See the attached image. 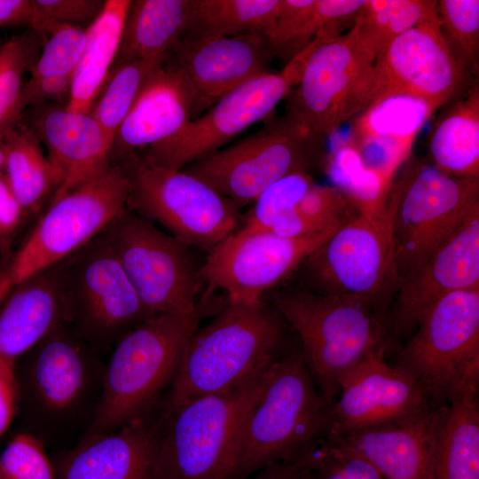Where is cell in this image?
<instances>
[{"instance_id":"ac0fdd59","label":"cell","mask_w":479,"mask_h":479,"mask_svg":"<svg viewBox=\"0 0 479 479\" xmlns=\"http://www.w3.org/2000/svg\"><path fill=\"white\" fill-rule=\"evenodd\" d=\"M294 87L284 70L266 72L222 98L201 116L190 120L175 136L135 153L150 163L182 169L268 118Z\"/></svg>"},{"instance_id":"681fc988","label":"cell","mask_w":479,"mask_h":479,"mask_svg":"<svg viewBox=\"0 0 479 479\" xmlns=\"http://www.w3.org/2000/svg\"><path fill=\"white\" fill-rule=\"evenodd\" d=\"M34 18L33 0H0V28L29 26Z\"/></svg>"},{"instance_id":"c3c4849f","label":"cell","mask_w":479,"mask_h":479,"mask_svg":"<svg viewBox=\"0 0 479 479\" xmlns=\"http://www.w3.org/2000/svg\"><path fill=\"white\" fill-rule=\"evenodd\" d=\"M14 196L6 177L0 173V240L11 237L27 217Z\"/></svg>"},{"instance_id":"9a60e30c","label":"cell","mask_w":479,"mask_h":479,"mask_svg":"<svg viewBox=\"0 0 479 479\" xmlns=\"http://www.w3.org/2000/svg\"><path fill=\"white\" fill-rule=\"evenodd\" d=\"M102 234L152 317L196 308L201 264L189 246L129 208Z\"/></svg>"},{"instance_id":"7a4b0ae2","label":"cell","mask_w":479,"mask_h":479,"mask_svg":"<svg viewBox=\"0 0 479 479\" xmlns=\"http://www.w3.org/2000/svg\"><path fill=\"white\" fill-rule=\"evenodd\" d=\"M15 365L25 432L46 446H65L84 436L98 411L106 363L67 323L52 328Z\"/></svg>"},{"instance_id":"836d02e7","label":"cell","mask_w":479,"mask_h":479,"mask_svg":"<svg viewBox=\"0 0 479 479\" xmlns=\"http://www.w3.org/2000/svg\"><path fill=\"white\" fill-rule=\"evenodd\" d=\"M436 16V1L365 0L350 31L360 47L375 61L397 37Z\"/></svg>"},{"instance_id":"7402d4cb","label":"cell","mask_w":479,"mask_h":479,"mask_svg":"<svg viewBox=\"0 0 479 479\" xmlns=\"http://www.w3.org/2000/svg\"><path fill=\"white\" fill-rule=\"evenodd\" d=\"M161 403L118 429L80 440L51 459L59 479H153Z\"/></svg>"},{"instance_id":"2e32d148","label":"cell","mask_w":479,"mask_h":479,"mask_svg":"<svg viewBox=\"0 0 479 479\" xmlns=\"http://www.w3.org/2000/svg\"><path fill=\"white\" fill-rule=\"evenodd\" d=\"M477 78L454 57L436 16L397 37L378 56L365 108L384 97L404 95L436 111L463 97Z\"/></svg>"},{"instance_id":"f907efd6","label":"cell","mask_w":479,"mask_h":479,"mask_svg":"<svg viewBox=\"0 0 479 479\" xmlns=\"http://www.w3.org/2000/svg\"><path fill=\"white\" fill-rule=\"evenodd\" d=\"M310 458L294 463H277L256 473L254 479H290L303 468H308Z\"/></svg>"},{"instance_id":"52a82bcc","label":"cell","mask_w":479,"mask_h":479,"mask_svg":"<svg viewBox=\"0 0 479 479\" xmlns=\"http://www.w3.org/2000/svg\"><path fill=\"white\" fill-rule=\"evenodd\" d=\"M397 195L395 178L388 201L379 213L355 215L306 258L294 272L298 287L361 299L380 313L397 289L393 226Z\"/></svg>"},{"instance_id":"d590c367","label":"cell","mask_w":479,"mask_h":479,"mask_svg":"<svg viewBox=\"0 0 479 479\" xmlns=\"http://www.w3.org/2000/svg\"><path fill=\"white\" fill-rule=\"evenodd\" d=\"M166 56L112 67L89 112L102 127L112 145L145 78Z\"/></svg>"},{"instance_id":"5bb4252c","label":"cell","mask_w":479,"mask_h":479,"mask_svg":"<svg viewBox=\"0 0 479 479\" xmlns=\"http://www.w3.org/2000/svg\"><path fill=\"white\" fill-rule=\"evenodd\" d=\"M321 146L285 115L182 170L242 208L280 178L295 172L310 173L322 160Z\"/></svg>"},{"instance_id":"d4e9b609","label":"cell","mask_w":479,"mask_h":479,"mask_svg":"<svg viewBox=\"0 0 479 479\" xmlns=\"http://www.w3.org/2000/svg\"><path fill=\"white\" fill-rule=\"evenodd\" d=\"M192 96L181 73L168 59L145 78L114 137L111 164L170 138L192 120Z\"/></svg>"},{"instance_id":"7dc6e473","label":"cell","mask_w":479,"mask_h":479,"mask_svg":"<svg viewBox=\"0 0 479 479\" xmlns=\"http://www.w3.org/2000/svg\"><path fill=\"white\" fill-rule=\"evenodd\" d=\"M18 404L15 363L0 357V439L15 418Z\"/></svg>"},{"instance_id":"d6986e66","label":"cell","mask_w":479,"mask_h":479,"mask_svg":"<svg viewBox=\"0 0 479 479\" xmlns=\"http://www.w3.org/2000/svg\"><path fill=\"white\" fill-rule=\"evenodd\" d=\"M388 352L372 353L343 375L329 407L327 436L389 422L431 404L417 381L404 370L387 363Z\"/></svg>"},{"instance_id":"4dcf8cb0","label":"cell","mask_w":479,"mask_h":479,"mask_svg":"<svg viewBox=\"0 0 479 479\" xmlns=\"http://www.w3.org/2000/svg\"><path fill=\"white\" fill-rule=\"evenodd\" d=\"M130 0H106L87 28V43L73 74L69 110L88 114L116 59Z\"/></svg>"},{"instance_id":"db71d44e","label":"cell","mask_w":479,"mask_h":479,"mask_svg":"<svg viewBox=\"0 0 479 479\" xmlns=\"http://www.w3.org/2000/svg\"><path fill=\"white\" fill-rule=\"evenodd\" d=\"M4 267H2L0 265V286H1L2 279H3V276H4ZM2 302H3V301H2V299L0 297V306H1Z\"/></svg>"},{"instance_id":"f35d334b","label":"cell","mask_w":479,"mask_h":479,"mask_svg":"<svg viewBox=\"0 0 479 479\" xmlns=\"http://www.w3.org/2000/svg\"><path fill=\"white\" fill-rule=\"evenodd\" d=\"M315 182L309 172H295L276 181L266 188L242 215L240 228L248 231H268L284 214L293 210Z\"/></svg>"},{"instance_id":"4fadbf2b","label":"cell","mask_w":479,"mask_h":479,"mask_svg":"<svg viewBox=\"0 0 479 479\" xmlns=\"http://www.w3.org/2000/svg\"><path fill=\"white\" fill-rule=\"evenodd\" d=\"M404 167L401 176H396L393 265L397 287L479 208V180L453 177L418 161Z\"/></svg>"},{"instance_id":"e575fe53","label":"cell","mask_w":479,"mask_h":479,"mask_svg":"<svg viewBox=\"0 0 479 479\" xmlns=\"http://www.w3.org/2000/svg\"><path fill=\"white\" fill-rule=\"evenodd\" d=\"M321 162L332 185L357 214L373 216L385 207L393 183L368 169L348 139L336 142Z\"/></svg>"},{"instance_id":"f6af8a7d","label":"cell","mask_w":479,"mask_h":479,"mask_svg":"<svg viewBox=\"0 0 479 479\" xmlns=\"http://www.w3.org/2000/svg\"><path fill=\"white\" fill-rule=\"evenodd\" d=\"M295 209L330 228H337L357 215L337 188L317 183L309 187Z\"/></svg>"},{"instance_id":"44dd1931","label":"cell","mask_w":479,"mask_h":479,"mask_svg":"<svg viewBox=\"0 0 479 479\" xmlns=\"http://www.w3.org/2000/svg\"><path fill=\"white\" fill-rule=\"evenodd\" d=\"M479 288V208L412 275L398 283L394 331L414 330L425 311L452 292Z\"/></svg>"},{"instance_id":"ab89813d","label":"cell","mask_w":479,"mask_h":479,"mask_svg":"<svg viewBox=\"0 0 479 479\" xmlns=\"http://www.w3.org/2000/svg\"><path fill=\"white\" fill-rule=\"evenodd\" d=\"M43 35L48 39L31 69V79L73 75L87 43V28L56 26Z\"/></svg>"},{"instance_id":"b9f144b4","label":"cell","mask_w":479,"mask_h":479,"mask_svg":"<svg viewBox=\"0 0 479 479\" xmlns=\"http://www.w3.org/2000/svg\"><path fill=\"white\" fill-rule=\"evenodd\" d=\"M309 472L310 479H384L364 456L332 437L313 451Z\"/></svg>"},{"instance_id":"8fae6325","label":"cell","mask_w":479,"mask_h":479,"mask_svg":"<svg viewBox=\"0 0 479 479\" xmlns=\"http://www.w3.org/2000/svg\"><path fill=\"white\" fill-rule=\"evenodd\" d=\"M399 352V368L426 391L434 405L479 386V288L448 294L422 315Z\"/></svg>"},{"instance_id":"30bf717a","label":"cell","mask_w":479,"mask_h":479,"mask_svg":"<svg viewBox=\"0 0 479 479\" xmlns=\"http://www.w3.org/2000/svg\"><path fill=\"white\" fill-rule=\"evenodd\" d=\"M113 165L127 177L128 208L189 247L208 253L240 227L241 208L182 169L150 163L138 153Z\"/></svg>"},{"instance_id":"1f68e13d","label":"cell","mask_w":479,"mask_h":479,"mask_svg":"<svg viewBox=\"0 0 479 479\" xmlns=\"http://www.w3.org/2000/svg\"><path fill=\"white\" fill-rule=\"evenodd\" d=\"M4 173L27 216L38 211L61 185V176L43 154L37 136L27 125L12 128L4 135Z\"/></svg>"},{"instance_id":"8d00e7d4","label":"cell","mask_w":479,"mask_h":479,"mask_svg":"<svg viewBox=\"0 0 479 479\" xmlns=\"http://www.w3.org/2000/svg\"><path fill=\"white\" fill-rule=\"evenodd\" d=\"M437 16L443 37L459 62L475 78L479 75V1L440 0Z\"/></svg>"},{"instance_id":"8992f818","label":"cell","mask_w":479,"mask_h":479,"mask_svg":"<svg viewBox=\"0 0 479 479\" xmlns=\"http://www.w3.org/2000/svg\"><path fill=\"white\" fill-rule=\"evenodd\" d=\"M270 370L237 388L173 409L161 404L153 479H230L244 421Z\"/></svg>"},{"instance_id":"74e56055","label":"cell","mask_w":479,"mask_h":479,"mask_svg":"<svg viewBox=\"0 0 479 479\" xmlns=\"http://www.w3.org/2000/svg\"><path fill=\"white\" fill-rule=\"evenodd\" d=\"M31 46L25 37L14 36L0 43V137L18 124L23 75L29 67Z\"/></svg>"},{"instance_id":"484cf974","label":"cell","mask_w":479,"mask_h":479,"mask_svg":"<svg viewBox=\"0 0 479 479\" xmlns=\"http://www.w3.org/2000/svg\"><path fill=\"white\" fill-rule=\"evenodd\" d=\"M434 113L427 103L413 97H384L353 118L348 140L364 165L391 185Z\"/></svg>"},{"instance_id":"4316f807","label":"cell","mask_w":479,"mask_h":479,"mask_svg":"<svg viewBox=\"0 0 479 479\" xmlns=\"http://www.w3.org/2000/svg\"><path fill=\"white\" fill-rule=\"evenodd\" d=\"M11 292L0 310V357L16 364L67 317L58 264Z\"/></svg>"},{"instance_id":"7c38bea8","label":"cell","mask_w":479,"mask_h":479,"mask_svg":"<svg viewBox=\"0 0 479 479\" xmlns=\"http://www.w3.org/2000/svg\"><path fill=\"white\" fill-rule=\"evenodd\" d=\"M58 266L67 324L96 351L152 318L102 232Z\"/></svg>"},{"instance_id":"9c48e42d","label":"cell","mask_w":479,"mask_h":479,"mask_svg":"<svg viewBox=\"0 0 479 479\" xmlns=\"http://www.w3.org/2000/svg\"><path fill=\"white\" fill-rule=\"evenodd\" d=\"M129 185L119 165L51 201L4 267L2 301L18 285L67 259L127 208Z\"/></svg>"},{"instance_id":"bcb514c9","label":"cell","mask_w":479,"mask_h":479,"mask_svg":"<svg viewBox=\"0 0 479 479\" xmlns=\"http://www.w3.org/2000/svg\"><path fill=\"white\" fill-rule=\"evenodd\" d=\"M73 75L31 79L24 84L20 106L27 107L46 104L67 106L72 90Z\"/></svg>"},{"instance_id":"e0dca14e","label":"cell","mask_w":479,"mask_h":479,"mask_svg":"<svg viewBox=\"0 0 479 479\" xmlns=\"http://www.w3.org/2000/svg\"><path fill=\"white\" fill-rule=\"evenodd\" d=\"M335 230L285 238L270 231L239 227L208 253L200 277L208 291H222L230 302L262 301L270 289L294 273Z\"/></svg>"},{"instance_id":"3957f363","label":"cell","mask_w":479,"mask_h":479,"mask_svg":"<svg viewBox=\"0 0 479 479\" xmlns=\"http://www.w3.org/2000/svg\"><path fill=\"white\" fill-rule=\"evenodd\" d=\"M210 297L207 292L190 312L152 317L117 341L106 363L98 411L82 438L114 431L160 405L189 339L222 306Z\"/></svg>"},{"instance_id":"ffe728a7","label":"cell","mask_w":479,"mask_h":479,"mask_svg":"<svg viewBox=\"0 0 479 479\" xmlns=\"http://www.w3.org/2000/svg\"><path fill=\"white\" fill-rule=\"evenodd\" d=\"M272 58L267 36L259 33L182 38L168 53L191 90L192 120L238 87L269 72Z\"/></svg>"},{"instance_id":"d6a6232c","label":"cell","mask_w":479,"mask_h":479,"mask_svg":"<svg viewBox=\"0 0 479 479\" xmlns=\"http://www.w3.org/2000/svg\"><path fill=\"white\" fill-rule=\"evenodd\" d=\"M279 0H191L183 38L199 39L259 33L269 37Z\"/></svg>"},{"instance_id":"83f0119b","label":"cell","mask_w":479,"mask_h":479,"mask_svg":"<svg viewBox=\"0 0 479 479\" xmlns=\"http://www.w3.org/2000/svg\"><path fill=\"white\" fill-rule=\"evenodd\" d=\"M432 166L453 177L479 180V82L444 106L429 132Z\"/></svg>"},{"instance_id":"11a10c76","label":"cell","mask_w":479,"mask_h":479,"mask_svg":"<svg viewBox=\"0 0 479 479\" xmlns=\"http://www.w3.org/2000/svg\"><path fill=\"white\" fill-rule=\"evenodd\" d=\"M304 479H310L309 469L305 470Z\"/></svg>"},{"instance_id":"f5cc1de1","label":"cell","mask_w":479,"mask_h":479,"mask_svg":"<svg viewBox=\"0 0 479 479\" xmlns=\"http://www.w3.org/2000/svg\"><path fill=\"white\" fill-rule=\"evenodd\" d=\"M306 468L302 469L298 473H296L293 477L290 479H304V471Z\"/></svg>"},{"instance_id":"60d3db41","label":"cell","mask_w":479,"mask_h":479,"mask_svg":"<svg viewBox=\"0 0 479 479\" xmlns=\"http://www.w3.org/2000/svg\"><path fill=\"white\" fill-rule=\"evenodd\" d=\"M45 449L34 435L19 432L0 453V479H59Z\"/></svg>"},{"instance_id":"ee69618b","label":"cell","mask_w":479,"mask_h":479,"mask_svg":"<svg viewBox=\"0 0 479 479\" xmlns=\"http://www.w3.org/2000/svg\"><path fill=\"white\" fill-rule=\"evenodd\" d=\"M102 0H33L31 28L44 34L56 26L88 28L101 13Z\"/></svg>"},{"instance_id":"603a6c76","label":"cell","mask_w":479,"mask_h":479,"mask_svg":"<svg viewBox=\"0 0 479 479\" xmlns=\"http://www.w3.org/2000/svg\"><path fill=\"white\" fill-rule=\"evenodd\" d=\"M27 126L48 150V159L61 176L51 201L106 171L112 164V143L88 113L46 104L30 107Z\"/></svg>"},{"instance_id":"f1b7e54d","label":"cell","mask_w":479,"mask_h":479,"mask_svg":"<svg viewBox=\"0 0 479 479\" xmlns=\"http://www.w3.org/2000/svg\"><path fill=\"white\" fill-rule=\"evenodd\" d=\"M190 2L130 1L122 43L113 67L136 60L166 56L187 30Z\"/></svg>"},{"instance_id":"816d5d0a","label":"cell","mask_w":479,"mask_h":479,"mask_svg":"<svg viewBox=\"0 0 479 479\" xmlns=\"http://www.w3.org/2000/svg\"><path fill=\"white\" fill-rule=\"evenodd\" d=\"M5 160L4 136L0 137V173L4 171Z\"/></svg>"},{"instance_id":"7bdbcfd3","label":"cell","mask_w":479,"mask_h":479,"mask_svg":"<svg viewBox=\"0 0 479 479\" xmlns=\"http://www.w3.org/2000/svg\"><path fill=\"white\" fill-rule=\"evenodd\" d=\"M316 0H279L275 25L268 37L273 57L291 60L309 43V26Z\"/></svg>"},{"instance_id":"6da1fadb","label":"cell","mask_w":479,"mask_h":479,"mask_svg":"<svg viewBox=\"0 0 479 479\" xmlns=\"http://www.w3.org/2000/svg\"><path fill=\"white\" fill-rule=\"evenodd\" d=\"M290 331L265 299L253 303L225 300L189 339L162 406L173 409L225 392L266 373L293 342Z\"/></svg>"},{"instance_id":"cb8c5ba5","label":"cell","mask_w":479,"mask_h":479,"mask_svg":"<svg viewBox=\"0 0 479 479\" xmlns=\"http://www.w3.org/2000/svg\"><path fill=\"white\" fill-rule=\"evenodd\" d=\"M440 405L334 438L369 460L384 479H436ZM331 437V436H327Z\"/></svg>"},{"instance_id":"ba28073f","label":"cell","mask_w":479,"mask_h":479,"mask_svg":"<svg viewBox=\"0 0 479 479\" xmlns=\"http://www.w3.org/2000/svg\"><path fill=\"white\" fill-rule=\"evenodd\" d=\"M373 63L350 30L319 35L285 67L297 82L286 115L322 145L365 109Z\"/></svg>"},{"instance_id":"f546056e","label":"cell","mask_w":479,"mask_h":479,"mask_svg":"<svg viewBox=\"0 0 479 479\" xmlns=\"http://www.w3.org/2000/svg\"><path fill=\"white\" fill-rule=\"evenodd\" d=\"M478 389L440 405L435 451L436 479H479Z\"/></svg>"},{"instance_id":"277c9868","label":"cell","mask_w":479,"mask_h":479,"mask_svg":"<svg viewBox=\"0 0 479 479\" xmlns=\"http://www.w3.org/2000/svg\"><path fill=\"white\" fill-rule=\"evenodd\" d=\"M329 405L318 390L298 341L271 368L244 421L230 479L307 459L328 436Z\"/></svg>"},{"instance_id":"5b68a950","label":"cell","mask_w":479,"mask_h":479,"mask_svg":"<svg viewBox=\"0 0 479 479\" xmlns=\"http://www.w3.org/2000/svg\"><path fill=\"white\" fill-rule=\"evenodd\" d=\"M269 302L296 334L310 376L329 407L348 371L372 353L392 349L380 313L364 300L296 287L273 292Z\"/></svg>"}]
</instances>
